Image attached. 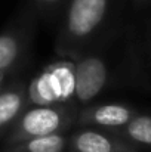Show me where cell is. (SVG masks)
Masks as SVG:
<instances>
[{
  "instance_id": "3957f363",
  "label": "cell",
  "mask_w": 151,
  "mask_h": 152,
  "mask_svg": "<svg viewBox=\"0 0 151 152\" xmlns=\"http://www.w3.org/2000/svg\"><path fill=\"white\" fill-rule=\"evenodd\" d=\"M28 103L48 106L73 103L76 93V62L61 59L39 72L27 87Z\"/></svg>"
},
{
  "instance_id": "8fae6325",
  "label": "cell",
  "mask_w": 151,
  "mask_h": 152,
  "mask_svg": "<svg viewBox=\"0 0 151 152\" xmlns=\"http://www.w3.org/2000/svg\"><path fill=\"white\" fill-rule=\"evenodd\" d=\"M34 7L46 18H56L61 13H64L68 0H33Z\"/></svg>"
},
{
  "instance_id": "7a4b0ae2",
  "label": "cell",
  "mask_w": 151,
  "mask_h": 152,
  "mask_svg": "<svg viewBox=\"0 0 151 152\" xmlns=\"http://www.w3.org/2000/svg\"><path fill=\"white\" fill-rule=\"evenodd\" d=\"M77 117L79 109L74 103L28 106L7 133L4 148L37 137L64 134L74 123H77Z\"/></svg>"
},
{
  "instance_id": "277c9868",
  "label": "cell",
  "mask_w": 151,
  "mask_h": 152,
  "mask_svg": "<svg viewBox=\"0 0 151 152\" xmlns=\"http://www.w3.org/2000/svg\"><path fill=\"white\" fill-rule=\"evenodd\" d=\"M34 30V16L27 12L16 22L0 33V71L15 72L22 66L30 50Z\"/></svg>"
},
{
  "instance_id": "7c38bea8",
  "label": "cell",
  "mask_w": 151,
  "mask_h": 152,
  "mask_svg": "<svg viewBox=\"0 0 151 152\" xmlns=\"http://www.w3.org/2000/svg\"><path fill=\"white\" fill-rule=\"evenodd\" d=\"M132 3H133V6H135L136 9H142V7L150 6L151 0H132Z\"/></svg>"
},
{
  "instance_id": "ba28073f",
  "label": "cell",
  "mask_w": 151,
  "mask_h": 152,
  "mask_svg": "<svg viewBox=\"0 0 151 152\" xmlns=\"http://www.w3.org/2000/svg\"><path fill=\"white\" fill-rule=\"evenodd\" d=\"M27 84L13 81L0 90V139L10 132L19 115L30 106Z\"/></svg>"
},
{
  "instance_id": "4fadbf2b",
  "label": "cell",
  "mask_w": 151,
  "mask_h": 152,
  "mask_svg": "<svg viewBox=\"0 0 151 152\" xmlns=\"http://www.w3.org/2000/svg\"><path fill=\"white\" fill-rule=\"evenodd\" d=\"M4 78H6V74L0 71V90L3 89V83H4Z\"/></svg>"
},
{
  "instance_id": "8992f818",
  "label": "cell",
  "mask_w": 151,
  "mask_h": 152,
  "mask_svg": "<svg viewBox=\"0 0 151 152\" xmlns=\"http://www.w3.org/2000/svg\"><path fill=\"white\" fill-rule=\"evenodd\" d=\"M70 152H138V146L104 129H83L68 137Z\"/></svg>"
},
{
  "instance_id": "30bf717a",
  "label": "cell",
  "mask_w": 151,
  "mask_h": 152,
  "mask_svg": "<svg viewBox=\"0 0 151 152\" xmlns=\"http://www.w3.org/2000/svg\"><path fill=\"white\" fill-rule=\"evenodd\" d=\"M68 149V137L65 134H52L21 142L4 148V152H65Z\"/></svg>"
},
{
  "instance_id": "5b68a950",
  "label": "cell",
  "mask_w": 151,
  "mask_h": 152,
  "mask_svg": "<svg viewBox=\"0 0 151 152\" xmlns=\"http://www.w3.org/2000/svg\"><path fill=\"white\" fill-rule=\"evenodd\" d=\"M108 69L105 61L96 53H86L76 62V93L79 103H88L105 89Z\"/></svg>"
},
{
  "instance_id": "6da1fadb",
  "label": "cell",
  "mask_w": 151,
  "mask_h": 152,
  "mask_svg": "<svg viewBox=\"0 0 151 152\" xmlns=\"http://www.w3.org/2000/svg\"><path fill=\"white\" fill-rule=\"evenodd\" d=\"M120 0H68L62 13L55 50L59 58L77 62L91 52L116 13Z\"/></svg>"
},
{
  "instance_id": "9c48e42d",
  "label": "cell",
  "mask_w": 151,
  "mask_h": 152,
  "mask_svg": "<svg viewBox=\"0 0 151 152\" xmlns=\"http://www.w3.org/2000/svg\"><path fill=\"white\" fill-rule=\"evenodd\" d=\"M110 132L135 146H151V115L136 114L126 126Z\"/></svg>"
},
{
  "instance_id": "52a82bcc",
  "label": "cell",
  "mask_w": 151,
  "mask_h": 152,
  "mask_svg": "<svg viewBox=\"0 0 151 152\" xmlns=\"http://www.w3.org/2000/svg\"><path fill=\"white\" fill-rule=\"evenodd\" d=\"M136 114V109L123 103L91 105L79 111L77 124L82 127H99L104 130H116L126 126Z\"/></svg>"
}]
</instances>
